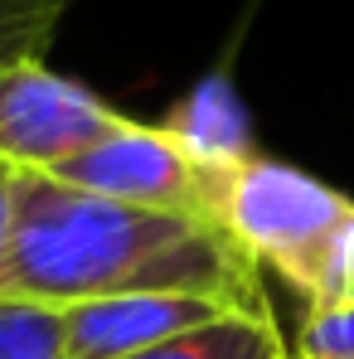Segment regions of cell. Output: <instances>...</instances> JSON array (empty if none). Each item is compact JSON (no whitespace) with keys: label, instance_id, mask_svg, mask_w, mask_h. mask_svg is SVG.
I'll use <instances>...</instances> for the list:
<instances>
[{"label":"cell","instance_id":"cell-1","mask_svg":"<svg viewBox=\"0 0 354 359\" xmlns=\"http://www.w3.org/2000/svg\"><path fill=\"white\" fill-rule=\"evenodd\" d=\"M156 292L229 311H267L257 262L224 229L184 214L136 209L54 175L20 170L15 243L0 297L78 306L93 297Z\"/></svg>","mask_w":354,"mask_h":359},{"label":"cell","instance_id":"cell-2","mask_svg":"<svg viewBox=\"0 0 354 359\" xmlns=\"http://www.w3.org/2000/svg\"><path fill=\"white\" fill-rule=\"evenodd\" d=\"M354 199L306 175L287 161L252 156L214 180L209 219L257 262L287 277L296 292L306 287L320 248L350 219Z\"/></svg>","mask_w":354,"mask_h":359},{"label":"cell","instance_id":"cell-3","mask_svg":"<svg viewBox=\"0 0 354 359\" xmlns=\"http://www.w3.org/2000/svg\"><path fill=\"white\" fill-rule=\"evenodd\" d=\"M54 180L78 184L88 194L136 204V209H161V214H184V219H209V199H214V170H204L175 131L165 126H146V121H121L117 131H107L97 146H88L83 156H73L68 165L54 170Z\"/></svg>","mask_w":354,"mask_h":359},{"label":"cell","instance_id":"cell-4","mask_svg":"<svg viewBox=\"0 0 354 359\" xmlns=\"http://www.w3.org/2000/svg\"><path fill=\"white\" fill-rule=\"evenodd\" d=\"M121 121L126 117L97 93L54 73L49 63H29L0 78V161L15 170L54 175Z\"/></svg>","mask_w":354,"mask_h":359},{"label":"cell","instance_id":"cell-5","mask_svg":"<svg viewBox=\"0 0 354 359\" xmlns=\"http://www.w3.org/2000/svg\"><path fill=\"white\" fill-rule=\"evenodd\" d=\"M229 306L194 297H156V292H121V297H93L63 306V335L68 359H126L141 355L179 330H194Z\"/></svg>","mask_w":354,"mask_h":359},{"label":"cell","instance_id":"cell-6","mask_svg":"<svg viewBox=\"0 0 354 359\" xmlns=\"http://www.w3.org/2000/svg\"><path fill=\"white\" fill-rule=\"evenodd\" d=\"M165 131H175L179 146H184L204 170H214V175H224V170H233V165H243V161L257 156V151H252V131H247V112H243V102H238L233 83L219 78V73L204 78L175 112H170Z\"/></svg>","mask_w":354,"mask_h":359},{"label":"cell","instance_id":"cell-7","mask_svg":"<svg viewBox=\"0 0 354 359\" xmlns=\"http://www.w3.org/2000/svg\"><path fill=\"white\" fill-rule=\"evenodd\" d=\"M126 359H287V350L267 311H224L194 330H179Z\"/></svg>","mask_w":354,"mask_h":359},{"label":"cell","instance_id":"cell-8","mask_svg":"<svg viewBox=\"0 0 354 359\" xmlns=\"http://www.w3.org/2000/svg\"><path fill=\"white\" fill-rule=\"evenodd\" d=\"M73 0H0V78L44 63Z\"/></svg>","mask_w":354,"mask_h":359},{"label":"cell","instance_id":"cell-9","mask_svg":"<svg viewBox=\"0 0 354 359\" xmlns=\"http://www.w3.org/2000/svg\"><path fill=\"white\" fill-rule=\"evenodd\" d=\"M0 359H68L63 311L44 301L0 297Z\"/></svg>","mask_w":354,"mask_h":359},{"label":"cell","instance_id":"cell-10","mask_svg":"<svg viewBox=\"0 0 354 359\" xmlns=\"http://www.w3.org/2000/svg\"><path fill=\"white\" fill-rule=\"evenodd\" d=\"M296 350L301 359H354V306H311Z\"/></svg>","mask_w":354,"mask_h":359},{"label":"cell","instance_id":"cell-11","mask_svg":"<svg viewBox=\"0 0 354 359\" xmlns=\"http://www.w3.org/2000/svg\"><path fill=\"white\" fill-rule=\"evenodd\" d=\"M15 180L20 170L10 161H0V287L10 272V243H15Z\"/></svg>","mask_w":354,"mask_h":359}]
</instances>
